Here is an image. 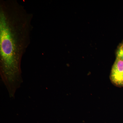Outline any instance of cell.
I'll use <instances>...</instances> for the list:
<instances>
[{
  "mask_svg": "<svg viewBox=\"0 0 123 123\" xmlns=\"http://www.w3.org/2000/svg\"></svg>",
  "mask_w": 123,
  "mask_h": 123,
  "instance_id": "4",
  "label": "cell"
},
{
  "mask_svg": "<svg viewBox=\"0 0 123 123\" xmlns=\"http://www.w3.org/2000/svg\"><path fill=\"white\" fill-rule=\"evenodd\" d=\"M117 58L123 61V46H120L117 52Z\"/></svg>",
  "mask_w": 123,
  "mask_h": 123,
  "instance_id": "3",
  "label": "cell"
},
{
  "mask_svg": "<svg viewBox=\"0 0 123 123\" xmlns=\"http://www.w3.org/2000/svg\"><path fill=\"white\" fill-rule=\"evenodd\" d=\"M110 78L113 84L118 86H123V61L116 58L112 66Z\"/></svg>",
  "mask_w": 123,
  "mask_h": 123,
  "instance_id": "2",
  "label": "cell"
},
{
  "mask_svg": "<svg viewBox=\"0 0 123 123\" xmlns=\"http://www.w3.org/2000/svg\"><path fill=\"white\" fill-rule=\"evenodd\" d=\"M33 18L17 0L0 1V74L11 97L22 81L21 62L31 43Z\"/></svg>",
  "mask_w": 123,
  "mask_h": 123,
  "instance_id": "1",
  "label": "cell"
}]
</instances>
